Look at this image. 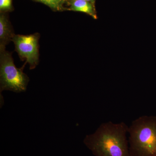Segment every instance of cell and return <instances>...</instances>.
I'll use <instances>...</instances> for the list:
<instances>
[{
	"instance_id": "8992f818",
	"label": "cell",
	"mask_w": 156,
	"mask_h": 156,
	"mask_svg": "<svg viewBox=\"0 0 156 156\" xmlns=\"http://www.w3.org/2000/svg\"><path fill=\"white\" fill-rule=\"evenodd\" d=\"M70 10L85 13L95 19L97 18L93 4L86 0H73L71 3Z\"/></svg>"
},
{
	"instance_id": "ba28073f",
	"label": "cell",
	"mask_w": 156,
	"mask_h": 156,
	"mask_svg": "<svg viewBox=\"0 0 156 156\" xmlns=\"http://www.w3.org/2000/svg\"><path fill=\"white\" fill-rule=\"evenodd\" d=\"M12 9V0H0L1 11H10Z\"/></svg>"
},
{
	"instance_id": "277c9868",
	"label": "cell",
	"mask_w": 156,
	"mask_h": 156,
	"mask_svg": "<svg viewBox=\"0 0 156 156\" xmlns=\"http://www.w3.org/2000/svg\"><path fill=\"white\" fill-rule=\"evenodd\" d=\"M40 37L38 33L27 35L15 34L12 40L20 58L23 61L26 60L30 69H34L39 63Z\"/></svg>"
},
{
	"instance_id": "3957f363",
	"label": "cell",
	"mask_w": 156,
	"mask_h": 156,
	"mask_svg": "<svg viewBox=\"0 0 156 156\" xmlns=\"http://www.w3.org/2000/svg\"><path fill=\"white\" fill-rule=\"evenodd\" d=\"M1 92L9 90L16 92L26 90L29 79L14 65L12 53L6 51L5 47H0Z\"/></svg>"
},
{
	"instance_id": "6da1fadb",
	"label": "cell",
	"mask_w": 156,
	"mask_h": 156,
	"mask_svg": "<svg viewBox=\"0 0 156 156\" xmlns=\"http://www.w3.org/2000/svg\"><path fill=\"white\" fill-rule=\"evenodd\" d=\"M128 128L124 122L102 123L94 133L86 136L84 144L95 156H132L127 137Z\"/></svg>"
},
{
	"instance_id": "52a82bcc",
	"label": "cell",
	"mask_w": 156,
	"mask_h": 156,
	"mask_svg": "<svg viewBox=\"0 0 156 156\" xmlns=\"http://www.w3.org/2000/svg\"><path fill=\"white\" fill-rule=\"evenodd\" d=\"M38 2L43 3L51 9L56 11L63 10V0H37Z\"/></svg>"
},
{
	"instance_id": "9c48e42d",
	"label": "cell",
	"mask_w": 156,
	"mask_h": 156,
	"mask_svg": "<svg viewBox=\"0 0 156 156\" xmlns=\"http://www.w3.org/2000/svg\"><path fill=\"white\" fill-rule=\"evenodd\" d=\"M86 1H87V2H89L91 3L92 4H94L95 2V0H86Z\"/></svg>"
},
{
	"instance_id": "5b68a950",
	"label": "cell",
	"mask_w": 156,
	"mask_h": 156,
	"mask_svg": "<svg viewBox=\"0 0 156 156\" xmlns=\"http://www.w3.org/2000/svg\"><path fill=\"white\" fill-rule=\"evenodd\" d=\"M15 34L8 18L2 14L0 16V47H5L12 41Z\"/></svg>"
},
{
	"instance_id": "7a4b0ae2",
	"label": "cell",
	"mask_w": 156,
	"mask_h": 156,
	"mask_svg": "<svg viewBox=\"0 0 156 156\" xmlns=\"http://www.w3.org/2000/svg\"><path fill=\"white\" fill-rule=\"evenodd\" d=\"M129 150L132 156H156V116L143 115L128 126Z\"/></svg>"
}]
</instances>
